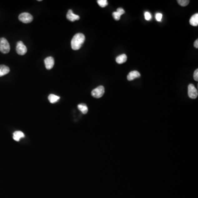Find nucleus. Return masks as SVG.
<instances>
[{"mask_svg":"<svg viewBox=\"0 0 198 198\" xmlns=\"http://www.w3.org/2000/svg\"><path fill=\"white\" fill-rule=\"evenodd\" d=\"M85 37L82 33H77L73 37L71 40V47L74 50H78L82 47L84 43Z\"/></svg>","mask_w":198,"mask_h":198,"instance_id":"f257e3e1","label":"nucleus"},{"mask_svg":"<svg viewBox=\"0 0 198 198\" xmlns=\"http://www.w3.org/2000/svg\"><path fill=\"white\" fill-rule=\"evenodd\" d=\"M10 51V45L7 39L4 38H0V51L3 53H7Z\"/></svg>","mask_w":198,"mask_h":198,"instance_id":"f03ea898","label":"nucleus"},{"mask_svg":"<svg viewBox=\"0 0 198 198\" xmlns=\"http://www.w3.org/2000/svg\"><path fill=\"white\" fill-rule=\"evenodd\" d=\"M104 93L105 88L102 85H100L93 90V91H91V95L94 98H100L104 95Z\"/></svg>","mask_w":198,"mask_h":198,"instance_id":"7ed1b4c3","label":"nucleus"},{"mask_svg":"<svg viewBox=\"0 0 198 198\" xmlns=\"http://www.w3.org/2000/svg\"><path fill=\"white\" fill-rule=\"evenodd\" d=\"M19 20L24 23H29L32 22L33 19V16L27 12H24L19 16Z\"/></svg>","mask_w":198,"mask_h":198,"instance_id":"20e7f679","label":"nucleus"},{"mask_svg":"<svg viewBox=\"0 0 198 198\" xmlns=\"http://www.w3.org/2000/svg\"><path fill=\"white\" fill-rule=\"evenodd\" d=\"M16 51L19 55H25L27 52V48L22 41H18L16 46Z\"/></svg>","mask_w":198,"mask_h":198,"instance_id":"39448f33","label":"nucleus"},{"mask_svg":"<svg viewBox=\"0 0 198 198\" xmlns=\"http://www.w3.org/2000/svg\"><path fill=\"white\" fill-rule=\"evenodd\" d=\"M188 89V94L189 98H191L192 99H195L198 97V90L196 89L195 87L193 84H189Z\"/></svg>","mask_w":198,"mask_h":198,"instance_id":"423d86ee","label":"nucleus"},{"mask_svg":"<svg viewBox=\"0 0 198 198\" xmlns=\"http://www.w3.org/2000/svg\"><path fill=\"white\" fill-rule=\"evenodd\" d=\"M44 62H45L46 68L47 69H53V67L54 66V64H55L54 58L51 56L46 58L44 60Z\"/></svg>","mask_w":198,"mask_h":198,"instance_id":"0eeeda50","label":"nucleus"},{"mask_svg":"<svg viewBox=\"0 0 198 198\" xmlns=\"http://www.w3.org/2000/svg\"><path fill=\"white\" fill-rule=\"evenodd\" d=\"M67 18L71 22H74V21L79 20L80 17L78 15H76L75 14L73 13L72 10L69 9L68 11V13L67 14Z\"/></svg>","mask_w":198,"mask_h":198,"instance_id":"6e6552de","label":"nucleus"},{"mask_svg":"<svg viewBox=\"0 0 198 198\" xmlns=\"http://www.w3.org/2000/svg\"><path fill=\"white\" fill-rule=\"evenodd\" d=\"M140 74L139 72L137 71H132L128 74L127 76V79L129 81H132L133 80L140 77Z\"/></svg>","mask_w":198,"mask_h":198,"instance_id":"1a4fd4ad","label":"nucleus"},{"mask_svg":"<svg viewBox=\"0 0 198 198\" xmlns=\"http://www.w3.org/2000/svg\"><path fill=\"white\" fill-rule=\"evenodd\" d=\"M10 69L9 67L5 65H0V77L7 74L9 73Z\"/></svg>","mask_w":198,"mask_h":198,"instance_id":"9d476101","label":"nucleus"},{"mask_svg":"<svg viewBox=\"0 0 198 198\" xmlns=\"http://www.w3.org/2000/svg\"><path fill=\"white\" fill-rule=\"evenodd\" d=\"M190 25L194 27H197L198 25V13H196L194 14L193 16H191V18L189 21Z\"/></svg>","mask_w":198,"mask_h":198,"instance_id":"9b49d317","label":"nucleus"},{"mask_svg":"<svg viewBox=\"0 0 198 198\" xmlns=\"http://www.w3.org/2000/svg\"><path fill=\"white\" fill-rule=\"evenodd\" d=\"M24 137V135L23 132L21 131H16L13 133V139L17 141H19L22 138Z\"/></svg>","mask_w":198,"mask_h":198,"instance_id":"f8f14e48","label":"nucleus"},{"mask_svg":"<svg viewBox=\"0 0 198 198\" xmlns=\"http://www.w3.org/2000/svg\"><path fill=\"white\" fill-rule=\"evenodd\" d=\"M127 57L126 55L122 54V55H119L117 57L116 61L117 63L122 64L127 61Z\"/></svg>","mask_w":198,"mask_h":198,"instance_id":"ddd939ff","label":"nucleus"},{"mask_svg":"<svg viewBox=\"0 0 198 198\" xmlns=\"http://www.w3.org/2000/svg\"><path fill=\"white\" fill-rule=\"evenodd\" d=\"M60 99L58 96L55 95L54 94H50L48 97V99L51 104H55Z\"/></svg>","mask_w":198,"mask_h":198,"instance_id":"4468645a","label":"nucleus"},{"mask_svg":"<svg viewBox=\"0 0 198 198\" xmlns=\"http://www.w3.org/2000/svg\"><path fill=\"white\" fill-rule=\"evenodd\" d=\"M78 109H79L80 111L82 112L83 114H87V112L88 111V107H87V105L84 104H81L78 105Z\"/></svg>","mask_w":198,"mask_h":198,"instance_id":"2eb2a0df","label":"nucleus"},{"mask_svg":"<svg viewBox=\"0 0 198 198\" xmlns=\"http://www.w3.org/2000/svg\"><path fill=\"white\" fill-rule=\"evenodd\" d=\"M189 2L190 1L189 0H178L177 1L178 3L183 7L187 6V5L189 4Z\"/></svg>","mask_w":198,"mask_h":198,"instance_id":"dca6fc26","label":"nucleus"},{"mask_svg":"<svg viewBox=\"0 0 198 198\" xmlns=\"http://www.w3.org/2000/svg\"><path fill=\"white\" fill-rule=\"evenodd\" d=\"M98 5H99L101 7H105L108 5V2L107 0H98Z\"/></svg>","mask_w":198,"mask_h":198,"instance_id":"f3484780","label":"nucleus"},{"mask_svg":"<svg viewBox=\"0 0 198 198\" xmlns=\"http://www.w3.org/2000/svg\"><path fill=\"white\" fill-rule=\"evenodd\" d=\"M112 16L116 21H119L121 18V15L117 12H114L112 13Z\"/></svg>","mask_w":198,"mask_h":198,"instance_id":"a211bd4d","label":"nucleus"},{"mask_svg":"<svg viewBox=\"0 0 198 198\" xmlns=\"http://www.w3.org/2000/svg\"><path fill=\"white\" fill-rule=\"evenodd\" d=\"M144 16H145V18L146 21H150V20H151V18H152L150 13H149V12H145Z\"/></svg>","mask_w":198,"mask_h":198,"instance_id":"6ab92c4d","label":"nucleus"},{"mask_svg":"<svg viewBox=\"0 0 198 198\" xmlns=\"http://www.w3.org/2000/svg\"><path fill=\"white\" fill-rule=\"evenodd\" d=\"M162 17V14L160 13H157L155 15V18L156 19L158 22H161V21Z\"/></svg>","mask_w":198,"mask_h":198,"instance_id":"aec40b11","label":"nucleus"},{"mask_svg":"<svg viewBox=\"0 0 198 198\" xmlns=\"http://www.w3.org/2000/svg\"><path fill=\"white\" fill-rule=\"evenodd\" d=\"M194 79L195 80V81H198V69H196L194 73Z\"/></svg>","mask_w":198,"mask_h":198,"instance_id":"412c9836","label":"nucleus"},{"mask_svg":"<svg viewBox=\"0 0 198 198\" xmlns=\"http://www.w3.org/2000/svg\"><path fill=\"white\" fill-rule=\"evenodd\" d=\"M117 12H118L121 15H122L123 14H124L125 13V11H124V10L123 9V8H119L118 9H117Z\"/></svg>","mask_w":198,"mask_h":198,"instance_id":"4be33fe9","label":"nucleus"},{"mask_svg":"<svg viewBox=\"0 0 198 198\" xmlns=\"http://www.w3.org/2000/svg\"><path fill=\"white\" fill-rule=\"evenodd\" d=\"M194 47L195 48H198V39H196V40L194 42Z\"/></svg>","mask_w":198,"mask_h":198,"instance_id":"5701e85b","label":"nucleus"}]
</instances>
